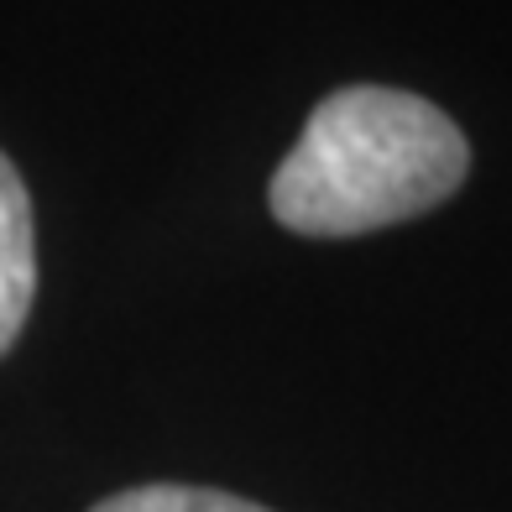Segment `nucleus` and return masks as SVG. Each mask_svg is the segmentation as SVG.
I'll list each match as a JSON object with an SVG mask.
<instances>
[{
	"mask_svg": "<svg viewBox=\"0 0 512 512\" xmlns=\"http://www.w3.org/2000/svg\"><path fill=\"white\" fill-rule=\"evenodd\" d=\"M471 173V142L439 105L387 84L324 95L283 168L272 215L298 236H366L445 204Z\"/></svg>",
	"mask_w": 512,
	"mask_h": 512,
	"instance_id": "obj_1",
	"label": "nucleus"
},
{
	"mask_svg": "<svg viewBox=\"0 0 512 512\" xmlns=\"http://www.w3.org/2000/svg\"><path fill=\"white\" fill-rule=\"evenodd\" d=\"M37 298V230H32V194L16 162L0 152V356L27 330Z\"/></svg>",
	"mask_w": 512,
	"mask_h": 512,
	"instance_id": "obj_2",
	"label": "nucleus"
},
{
	"mask_svg": "<svg viewBox=\"0 0 512 512\" xmlns=\"http://www.w3.org/2000/svg\"><path fill=\"white\" fill-rule=\"evenodd\" d=\"M89 512H272L251 497L215 492V486H178V481H147L131 492H115Z\"/></svg>",
	"mask_w": 512,
	"mask_h": 512,
	"instance_id": "obj_3",
	"label": "nucleus"
}]
</instances>
